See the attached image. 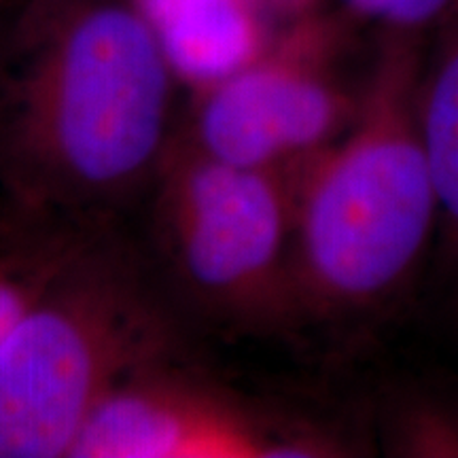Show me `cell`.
Returning a JSON list of instances; mask_svg holds the SVG:
<instances>
[{
    "label": "cell",
    "mask_w": 458,
    "mask_h": 458,
    "mask_svg": "<svg viewBox=\"0 0 458 458\" xmlns=\"http://www.w3.org/2000/svg\"><path fill=\"white\" fill-rule=\"evenodd\" d=\"M28 43L4 128L15 181L55 229L100 233L151 193L179 77L131 0H54Z\"/></svg>",
    "instance_id": "1"
},
{
    "label": "cell",
    "mask_w": 458,
    "mask_h": 458,
    "mask_svg": "<svg viewBox=\"0 0 458 458\" xmlns=\"http://www.w3.org/2000/svg\"><path fill=\"white\" fill-rule=\"evenodd\" d=\"M148 196L165 261L198 306L244 327L300 317L291 170L225 162L179 131Z\"/></svg>",
    "instance_id": "4"
},
{
    "label": "cell",
    "mask_w": 458,
    "mask_h": 458,
    "mask_svg": "<svg viewBox=\"0 0 458 458\" xmlns=\"http://www.w3.org/2000/svg\"><path fill=\"white\" fill-rule=\"evenodd\" d=\"M425 34L380 32L354 119L291 170V278L300 317L385 306L437 232V191L418 117Z\"/></svg>",
    "instance_id": "2"
},
{
    "label": "cell",
    "mask_w": 458,
    "mask_h": 458,
    "mask_svg": "<svg viewBox=\"0 0 458 458\" xmlns=\"http://www.w3.org/2000/svg\"><path fill=\"white\" fill-rule=\"evenodd\" d=\"M346 17L293 15L255 57L196 91L182 134L208 156L263 170H293L351 125L359 89L344 83Z\"/></svg>",
    "instance_id": "5"
},
{
    "label": "cell",
    "mask_w": 458,
    "mask_h": 458,
    "mask_svg": "<svg viewBox=\"0 0 458 458\" xmlns=\"http://www.w3.org/2000/svg\"><path fill=\"white\" fill-rule=\"evenodd\" d=\"M342 450L327 433L274 420L165 360L102 401L71 458H308Z\"/></svg>",
    "instance_id": "6"
},
{
    "label": "cell",
    "mask_w": 458,
    "mask_h": 458,
    "mask_svg": "<svg viewBox=\"0 0 458 458\" xmlns=\"http://www.w3.org/2000/svg\"><path fill=\"white\" fill-rule=\"evenodd\" d=\"M452 0H342L348 17L369 21L380 32L428 34L442 21Z\"/></svg>",
    "instance_id": "10"
},
{
    "label": "cell",
    "mask_w": 458,
    "mask_h": 458,
    "mask_svg": "<svg viewBox=\"0 0 458 458\" xmlns=\"http://www.w3.org/2000/svg\"><path fill=\"white\" fill-rule=\"evenodd\" d=\"M174 346L147 280L94 236L0 344V458H71L102 401Z\"/></svg>",
    "instance_id": "3"
},
{
    "label": "cell",
    "mask_w": 458,
    "mask_h": 458,
    "mask_svg": "<svg viewBox=\"0 0 458 458\" xmlns=\"http://www.w3.org/2000/svg\"><path fill=\"white\" fill-rule=\"evenodd\" d=\"M386 448L394 456L458 458V399L427 391L403 394L388 416Z\"/></svg>",
    "instance_id": "9"
},
{
    "label": "cell",
    "mask_w": 458,
    "mask_h": 458,
    "mask_svg": "<svg viewBox=\"0 0 458 458\" xmlns=\"http://www.w3.org/2000/svg\"><path fill=\"white\" fill-rule=\"evenodd\" d=\"M257 3L263 4L267 11H283L286 15H300L306 13V11L318 9V0H257Z\"/></svg>",
    "instance_id": "11"
},
{
    "label": "cell",
    "mask_w": 458,
    "mask_h": 458,
    "mask_svg": "<svg viewBox=\"0 0 458 458\" xmlns=\"http://www.w3.org/2000/svg\"><path fill=\"white\" fill-rule=\"evenodd\" d=\"M425 51L418 117L437 191V232L458 297V0H452Z\"/></svg>",
    "instance_id": "8"
},
{
    "label": "cell",
    "mask_w": 458,
    "mask_h": 458,
    "mask_svg": "<svg viewBox=\"0 0 458 458\" xmlns=\"http://www.w3.org/2000/svg\"><path fill=\"white\" fill-rule=\"evenodd\" d=\"M156 32L172 71L193 89L219 81L270 43L257 0H131Z\"/></svg>",
    "instance_id": "7"
}]
</instances>
